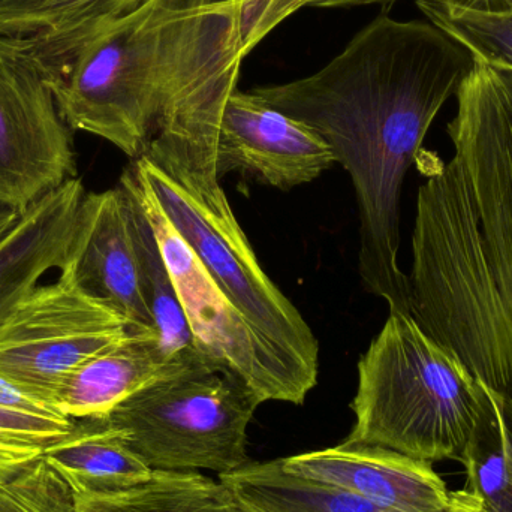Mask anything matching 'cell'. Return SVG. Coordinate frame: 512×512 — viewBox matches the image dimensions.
I'll list each match as a JSON object with an SVG mask.
<instances>
[{
	"mask_svg": "<svg viewBox=\"0 0 512 512\" xmlns=\"http://www.w3.org/2000/svg\"><path fill=\"white\" fill-rule=\"evenodd\" d=\"M496 402H498L499 412H501L502 430H504L505 445H507L508 459H510L512 472V406L505 405V403L499 402L498 399H496Z\"/></svg>",
	"mask_w": 512,
	"mask_h": 512,
	"instance_id": "26",
	"label": "cell"
},
{
	"mask_svg": "<svg viewBox=\"0 0 512 512\" xmlns=\"http://www.w3.org/2000/svg\"><path fill=\"white\" fill-rule=\"evenodd\" d=\"M0 408L8 411L24 412V414L44 415V417H62L48 406L30 399L21 393L14 384L0 376ZM66 418V417H65Z\"/></svg>",
	"mask_w": 512,
	"mask_h": 512,
	"instance_id": "24",
	"label": "cell"
},
{
	"mask_svg": "<svg viewBox=\"0 0 512 512\" xmlns=\"http://www.w3.org/2000/svg\"><path fill=\"white\" fill-rule=\"evenodd\" d=\"M490 403L465 364L411 315L388 313L358 361L348 441L433 463L462 460Z\"/></svg>",
	"mask_w": 512,
	"mask_h": 512,
	"instance_id": "3",
	"label": "cell"
},
{
	"mask_svg": "<svg viewBox=\"0 0 512 512\" xmlns=\"http://www.w3.org/2000/svg\"><path fill=\"white\" fill-rule=\"evenodd\" d=\"M23 213L17 210L8 209V207H0V240L18 224Z\"/></svg>",
	"mask_w": 512,
	"mask_h": 512,
	"instance_id": "27",
	"label": "cell"
},
{
	"mask_svg": "<svg viewBox=\"0 0 512 512\" xmlns=\"http://www.w3.org/2000/svg\"><path fill=\"white\" fill-rule=\"evenodd\" d=\"M474 57L429 21L378 15L319 71L255 95L318 132L345 168L360 215L358 271L390 313L411 315L400 268L403 182Z\"/></svg>",
	"mask_w": 512,
	"mask_h": 512,
	"instance_id": "1",
	"label": "cell"
},
{
	"mask_svg": "<svg viewBox=\"0 0 512 512\" xmlns=\"http://www.w3.org/2000/svg\"><path fill=\"white\" fill-rule=\"evenodd\" d=\"M283 471L354 493L393 512H472L483 502L448 490L432 463L348 439L339 447L279 460Z\"/></svg>",
	"mask_w": 512,
	"mask_h": 512,
	"instance_id": "9",
	"label": "cell"
},
{
	"mask_svg": "<svg viewBox=\"0 0 512 512\" xmlns=\"http://www.w3.org/2000/svg\"><path fill=\"white\" fill-rule=\"evenodd\" d=\"M417 6L429 23L463 45L474 60L512 71V12L478 14L441 0H418Z\"/></svg>",
	"mask_w": 512,
	"mask_h": 512,
	"instance_id": "21",
	"label": "cell"
},
{
	"mask_svg": "<svg viewBox=\"0 0 512 512\" xmlns=\"http://www.w3.org/2000/svg\"><path fill=\"white\" fill-rule=\"evenodd\" d=\"M146 0H0V35L29 39L45 65L68 59Z\"/></svg>",
	"mask_w": 512,
	"mask_h": 512,
	"instance_id": "14",
	"label": "cell"
},
{
	"mask_svg": "<svg viewBox=\"0 0 512 512\" xmlns=\"http://www.w3.org/2000/svg\"><path fill=\"white\" fill-rule=\"evenodd\" d=\"M336 164L330 146L309 126L237 87L222 114L216 171H242L282 191L318 179Z\"/></svg>",
	"mask_w": 512,
	"mask_h": 512,
	"instance_id": "10",
	"label": "cell"
},
{
	"mask_svg": "<svg viewBox=\"0 0 512 512\" xmlns=\"http://www.w3.org/2000/svg\"><path fill=\"white\" fill-rule=\"evenodd\" d=\"M44 450L0 442V512H74V493Z\"/></svg>",
	"mask_w": 512,
	"mask_h": 512,
	"instance_id": "19",
	"label": "cell"
},
{
	"mask_svg": "<svg viewBox=\"0 0 512 512\" xmlns=\"http://www.w3.org/2000/svg\"><path fill=\"white\" fill-rule=\"evenodd\" d=\"M261 400L224 364H207L161 379L101 418L152 471L219 475L251 463L248 426Z\"/></svg>",
	"mask_w": 512,
	"mask_h": 512,
	"instance_id": "5",
	"label": "cell"
},
{
	"mask_svg": "<svg viewBox=\"0 0 512 512\" xmlns=\"http://www.w3.org/2000/svg\"><path fill=\"white\" fill-rule=\"evenodd\" d=\"M128 334L123 316L87 292L68 262L56 282L36 286L0 327V376L57 412L66 376Z\"/></svg>",
	"mask_w": 512,
	"mask_h": 512,
	"instance_id": "6",
	"label": "cell"
},
{
	"mask_svg": "<svg viewBox=\"0 0 512 512\" xmlns=\"http://www.w3.org/2000/svg\"><path fill=\"white\" fill-rule=\"evenodd\" d=\"M194 367L171 360L155 334L129 333L66 376L54 409L71 420H101L147 385Z\"/></svg>",
	"mask_w": 512,
	"mask_h": 512,
	"instance_id": "13",
	"label": "cell"
},
{
	"mask_svg": "<svg viewBox=\"0 0 512 512\" xmlns=\"http://www.w3.org/2000/svg\"><path fill=\"white\" fill-rule=\"evenodd\" d=\"M44 454L74 495L123 492L146 483L155 472L101 420H77L74 432Z\"/></svg>",
	"mask_w": 512,
	"mask_h": 512,
	"instance_id": "15",
	"label": "cell"
},
{
	"mask_svg": "<svg viewBox=\"0 0 512 512\" xmlns=\"http://www.w3.org/2000/svg\"><path fill=\"white\" fill-rule=\"evenodd\" d=\"M83 182L68 180L27 207L0 240V327L53 268L71 261Z\"/></svg>",
	"mask_w": 512,
	"mask_h": 512,
	"instance_id": "12",
	"label": "cell"
},
{
	"mask_svg": "<svg viewBox=\"0 0 512 512\" xmlns=\"http://www.w3.org/2000/svg\"><path fill=\"white\" fill-rule=\"evenodd\" d=\"M445 5L478 14H505L512 12V0H441Z\"/></svg>",
	"mask_w": 512,
	"mask_h": 512,
	"instance_id": "25",
	"label": "cell"
},
{
	"mask_svg": "<svg viewBox=\"0 0 512 512\" xmlns=\"http://www.w3.org/2000/svg\"><path fill=\"white\" fill-rule=\"evenodd\" d=\"M219 481L249 512H393L339 487L288 474L279 460L248 463L219 475Z\"/></svg>",
	"mask_w": 512,
	"mask_h": 512,
	"instance_id": "17",
	"label": "cell"
},
{
	"mask_svg": "<svg viewBox=\"0 0 512 512\" xmlns=\"http://www.w3.org/2000/svg\"><path fill=\"white\" fill-rule=\"evenodd\" d=\"M125 173L152 222L189 327L201 349L213 360L239 373L262 403L277 400L303 405L309 388L228 300L188 243L137 182L131 168H126Z\"/></svg>",
	"mask_w": 512,
	"mask_h": 512,
	"instance_id": "8",
	"label": "cell"
},
{
	"mask_svg": "<svg viewBox=\"0 0 512 512\" xmlns=\"http://www.w3.org/2000/svg\"><path fill=\"white\" fill-rule=\"evenodd\" d=\"M74 512H237L221 481L197 472L155 471L140 486L110 495H74Z\"/></svg>",
	"mask_w": 512,
	"mask_h": 512,
	"instance_id": "18",
	"label": "cell"
},
{
	"mask_svg": "<svg viewBox=\"0 0 512 512\" xmlns=\"http://www.w3.org/2000/svg\"><path fill=\"white\" fill-rule=\"evenodd\" d=\"M396 0H248L242 8L243 51L248 56L286 18L303 8H357L391 5Z\"/></svg>",
	"mask_w": 512,
	"mask_h": 512,
	"instance_id": "22",
	"label": "cell"
},
{
	"mask_svg": "<svg viewBox=\"0 0 512 512\" xmlns=\"http://www.w3.org/2000/svg\"><path fill=\"white\" fill-rule=\"evenodd\" d=\"M129 168L256 334L309 390L315 388L318 340L262 270L221 180L200 179L146 156L134 159Z\"/></svg>",
	"mask_w": 512,
	"mask_h": 512,
	"instance_id": "4",
	"label": "cell"
},
{
	"mask_svg": "<svg viewBox=\"0 0 512 512\" xmlns=\"http://www.w3.org/2000/svg\"><path fill=\"white\" fill-rule=\"evenodd\" d=\"M456 98L453 155L418 189L411 316L512 406V71L474 60Z\"/></svg>",
	"mask_w": 512,
	"mask_h": 512,
	"instance_id": "2",
	"label": "cell"
},
{
	"mask_svg": "<svg viewBox=\"0 0 512 512\" xmlns=\"http://www.w3.org/2000/svg\"><path fill=\"white\" fill-rule=\"evenodd\" d=\"M490 393V391H489ZM460 462L468 472L466 490L474 493L489 512H512V472L502 430L498 402L481 415Z\"/></svg>",
	"mask_w": 512,
	"mask_h": 512,
	"instance_id": "20",
	"label": "cell"
},
{
	"mask_svg": "<svg viewBox=\"0 0 512 512\" xmlns=\"http://www.w3.org/2000/svg\"><path fill=\"white\" fill-rule=\"evenodd\" d=\"M69 265L87 292L123 316L129 333L158 336L144 300L131 204L120 186L84 195Z\"/></svg>",
	"mask_w": 512,
	"mask_h": 512,
	"instance_id": "11",
	"label": "cell"
},
{
	"mask_svg": "<svg viewBox=\"0 0 512 512\" xmlns=\"http://www.w3.org/2000/svg\"><path fill=\"white\" fill-rule=\"evenodd\" d=\"M119 186L126 192L131 204L135 245L143 271L144 300L155 322L159 343L171 360L182 361L192 366L222 364L201 349L189 327L173 277L162 255L158 237L128 174H122Z\"/></svg>",
	"mask_w": 512,
	"mask_h": 512,
	"instance_id": "16",
	"label": "cell"
},
{
	"mask_svg": "<svg viewBox=\"0 0 512 512\" xmlns=\"http://www.w3.org/2000/svg\"><path fill=\"white\" fill-rule=\"evenodd\" d=\"M77 177L72 129L29 39L0 35V207L23 213Z\"/></svg>",
	"mask_w": 512,
	"mask_h": 512,
	"instance_id": "7",
	"label": "cell"
},
{
	"mask_svg": "<svg viewBox=\"0 0 512 512\" xmlns=\"http://www.w3.org/2000/svg\"><path fill=\"white\" fill-rule=\"evenodd\" d=\"M243 3L248 2V0H242Z\"/></svg>",
	"mask_w": 512,
	"mask_h": 512,
	"instance_id": "29",
	"label": "cell"
},
{
	"mask_svg": "<svg viewBox=\"0 0 512 512\" xmlns=\"http://www.w3.org/2000/svg\"><path fill=\"white\" fill-rule=\"evenodd\" d=\"M237 512H249V511L243 510V508L240 507V505H239V510H237Z\"/></svg>",
	"mask_w": 512,
	"mask_h": 512,
	"instance_id": "28",
	"label": "cell"
},
{
	"mask_svg": "<svg viewBox=\"0 0 512 512\" xmlns=\"http://www.w3.org/2000/svg\"><path fill=\"white\" fill-rule=\"evenodd\" d=\"M77 420L44 417L0 408V442L47 448L68 438Z\"/></svg>",
	"mask_w": 512,
	"mask_h": 512,
	"instance_id": "23",
	"label": "cell"
}]
</instances>
